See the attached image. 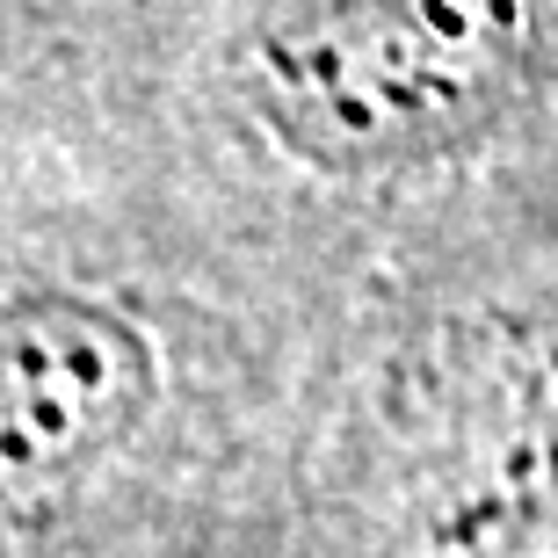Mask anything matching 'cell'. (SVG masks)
<instances>
[{"instance_id": "3", "label": "cell", "mask_w": 558, "mask_h": 558, "mask_svg": "<svg viewBox=\"0 0 558 558\" xmlns=\"http://www.w3.org/2000/svg\"><path fill=\"white\" fill-rule=\"evenodd\" d=\"M160 407V349L124 305L65 283L0 290V508L65 500Z\"/></svg>"}, {"instance_id": "2", "label": "cell", "mask_w": 558, "mask_h": 558, "mask_svg": "<svg viewBox=\"0 0 558 558\" xmlns=\"http://www.w3.org/2000/svg\"><path fill=\"white\" fill-rule=\"evenodd\" d=\"M558 530V349L450 333L377 385L319 500V558H530Z\"/></svg>"}, {"instance_id": "1", "label": "cell", "mask_w": 558, "mask_h": 558, "mask_svg": "<svg viewBox=\"0 0 558 558\" xmlns=\"http://www.w3.org/2000/svg\"><path fill=\"white\" fill-rule=\"evenodd\" d=\"M544 73V0H290L247 44V109L312 174L392 182L486 145Z\"/></svg>"}]
</instances>
